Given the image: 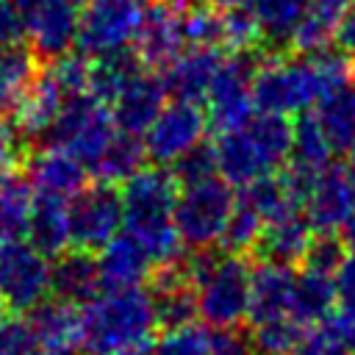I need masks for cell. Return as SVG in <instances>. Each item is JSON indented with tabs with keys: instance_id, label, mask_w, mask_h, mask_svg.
Returning <instances> with one entry per match:
<instances>
[{
	"instance_id": "6da1fadb",
	"label": "cell",
	"mask_w": 355,
	"mask_h": 355,
	"mask_svg": "<svg viewBox=\"0 0 355 355\" xmlns=\"http://www.w3.org/2000/svg\"><path fill=\"white\" fill-rule=\"evenodd\" d=\"M347 83H352V58L333 44L319 53L272 55L255 64L252 103L266 114L297 116Z\"/></svg>"
},
{
	"instance_id": "7a4b0ae2",
	"label": "cell",
	"mask_w": 355,
	"mask_h": 355,
	"mask_svg": "<svg viewBox=\"0 0 355 355\" xmlns=\"http://www.w3.org/2000/svg\"><path fill=\"white\" fill-rule=\"evenodd\" d=\"M155 302L141 286L105 288L80 311V347L86 355H153Z\"/></svg>"
},
{
	"instance_id": "3957f363",
	"label": "cell",
	"mask_w": 355,
	"mask_h": 355,
	"mask_svg": "<svg viewBox=\"0 0 355 355\" xmlns=\"http://www.w3.org/2000/svg\"><path fill=\"white\" fill-rule=\"evenodd\" d=\"M122 225L147 250L150 261L164 266L183 258V241L175 230L172 211L178 180L166 169H139L125 180Z\"/></svg>"
},
{
	"instance_id": "277c9868",
	"label": "cell",
	"mask_w": 355,
	"mask_h": 355,
	"mask_svg": "<svg viewBox=\"0 0 355 355\" xmlns=\"http://www.w3.org/2000/svg\"><path fill=\"white\" fill-rule=\"evenodd\" d=\"M291 122L280 114H252L244 125L222 130L214 153L216 172L230 186H247L263 175L277 172L288 161Z\"/></svg>"
},
{
	"instance_id": "5b68a950",
	"label": "cell",
	"mask_w": 355,
	"mask_h": 355,
	"mask_svg": "<svg viewBox=\"0 0 355 355\" xmlns=\"http://www.w3.org/2000/svg\"><path fill=\"white\" fill-rule=\"evenodd\" d=\"M183 266L197 297V313L211 327H239L250 302V266L244 258L236 252L216 255L208 247L186 255Z\"/></svg>"
},
{
	"instance_id": "8992f818",
	"label": "cell",
	"mask_w": 355,
	"mask_h": 355,
	"mask_svg": "<svg viewBox=\"0 0 355 355\" xmlns=\"http://www.w3.org/2000/svg\"><path fill=\"white\" fill-rule=\"evenodd\" d=\"M233 205L236 194L225 178L211 175L194 183H183V191H178L172 211V222L180 241L191 250H208L219 244Z\"/></svg>"
},
{
	"instance_id": "52a82bcc",
	"label": "cell",
	"mask_w": 355,
	"mask_h": 355,
	"mask_svg": "<svg viewBox=\"0 0 355 355\" xmlns=\"http://www.w3.org/2000/svg\"><path fill=\"white\" fill-rule=\"evenodd\" d=\"M114 133L116 125L105 103H100L89 92H80V94H69L61 103L47 130V139L50 144H58L67 153H72L83 166H92L105 150V144L114 139Z\"/></svg>"
},
{
	"instance_id": "ba28073f",
	"label": "cell",
	"mask_w": 355,
	"mask_h": 355,
	"mask_svg": "<svg viewBox=\"0 0 355 355\" xmlns=\"http://www.w3.org/2000/svg\"><path fill=\"white\" fill-rule=\"evenodd\" d=\"M144 0H86L80 6L78 50L83 55H105L125 50L141 25Z\"/></svg>"
},
{
	"instance_id": "9c48e42d",
	"label": "cell",
	"mask_w": 355,
	"mask_h": 355,
	"mask_svg": "<svg viewBox=\"0 0 355 355\" xmlns=\"http://www.w3.org/2000/svg\"><path fill=\"white\" fill-rule=\"evenodd\" d=\"M255 58L250 53H233L230 58H222L208 92H205V103H208V122L222 133L230 128L244 125L252 114H255V103H252V72H255Z\"/></svg>"
},
{
	"instance_id": "30bf717a",
	"label": "cell",
	"mask_w": 355,
	"mask_h": 355,
	"mask_svg": "<svg viewBox=\"0 0 355 355\" xmlns=\"http://www.w3.org/2000/svg\"><path fill=\"white\" fill-rule=\"evenodd\" d=\"M50 294V261L17 239L0 244V300L14 313L31 311Z\"/></svg>"
},
{
	"instance_id": "8fae6325",
	"label": "cell",
	"mask_w": 355,
	"mask_h": 355,
	"mask_svg": "<svg viewBox=\"0 0 355 355\" xmlns=\"http://www.w3.org/2000/svg\"><path fill=\"white\" fill-rule=\"evenodd\" d=\"M22 36L42 58H58L75 47L83 0H19Z\"/></svg>"
},
{
	"instance_id": "7c38bea8",
	"label": "cell",
	"mask_w": 355,
	"mask_h": 355,
	"mask_svg": "<svg viewBox=\"0 0 355 355\" xmlns=\"http://www.w3.org/2000/svg\"><path fill=\"white\" fill-rule=\"evenodd\" d=\"M208 128V116L200 103L191 100H172L164 103L155 119L144 130V155L155 164H172L186 150L202 141Z\"/></svg>"
},
{
	"instance_id": "4fadbf2b",
	"label": "cell",
	"mask_w": 355,
	"mask_h": 355,
	"mask_svg": "<svg viewBox=\"0 0 355 355\" xmlns=\"http://www.w3.org/2000/svg\"><path fill=\"white\" fill-rule=\"evenodd\" d=\"M69 241L78 250H100L122 227V197L111 183L80 189L67 205Z\"/></svg>"
},
{
	"instance_id": "5bb4252c",
	"label": "cell",
	"mask_w": 355,
	"mask_h": 355,
	"mask_svg": "<svg viewBox=\"0 0 355 355\" xmlns=\"http://www.w3.org/2000/svg\"><path fill=\"white\" fill-rule=\"evenodd\" d=\"M355 211V169L327 164L319 169L305 191L302 216L313 233H338Z\"/></svg>"
},
{
	"instance_id": "9a60e30c",
	"label": "cell",
	"mask_w": 355,
	"mask_h": 355,
	"mask_svg": "<svg viewBox=\"0 0 355 355\" xmlns=\"http://www.w3.org/2000/svg\"><path fill=\"white\" fill-rule=\"evenodd\" d=\"M186 0H150L144 3L141 25L136 33V53L139 61L147 67H166L186 44L183 33V11Z\"/></svg>"
},
{
	"instance_id": "2e32d148",
	"label": "cell",
	"mask_w": 355,
	"mask_h": 355,
	"mask_svg": "<svg viewBox=\"0 0 355 355\" xmlns=\"http://www.w3.org/2000/svg\"><path fill=\"white\" fill-rule=\"evenodd\" d=\"M28 186L36 197L72 200L86 186V166L58 144L36 150L28 161Z\"/></svg>"
},
{
	"instance_id": "e0dca14e",
	"label": "cell",
	"mask_w": 355,
	"mask_h": 355,
	"mask_svg": "<svg viewBox=\"0 0 355 355\" xmlns=\"http://www.w3.org/2000/svg\"><path fill=\"white\" fill-rule=\"evenodd\" d=\"M291 291H294L291 266L261 261L255 269H250V302H247L250 324H263L272 319L291 316Z\"/></svg>"
},
{
	"instance_id": "ac0fdd59",
	"label": "cell",
	"mask_w": 355,
	"mask_h": 355,
	"mask_svg": "<svg viewBox=\"0 0 355 355\" xmlns=\"http://www.w3.org/2000/svg\"><path fill=\"white\" fill-rule=\"evenodd\" d=\"M222 61V53L216 47H197L189 44L183 47L161 75L164 92L172 94V100H191L200 103L208 92V83Z\"/></svg>"
},
{
	"instance_id": "d6986e66",
	"label": "cell",
	"mask_w": 355,
	"mask_h": 355,
	"mask_svg": "<svg viewBox=\"0 0 355 355\" xmlns=\"http://www.w3.org/2000/svg\"><path fill=\"white\" fill-rule=\"evenodd\" d=\"M166 100V92H164V83L161 78L139 69L122 89L119 94L111 100V116H114V125L125 133H144L147 125L155 119V114L161 111Z\"/></svg>"
},
{
	"instance_id": "ffe728a7",
	"label": "cell",
	"mask_w": 355,
	"mask_h": 355,
	"mask_svg": "<svg viewBox=\"0 0 355 355\" xmlns=\"http://www.w3.org/2000/svg\"><path fill=\"white\" fill-rule=\"evenodd\" d=\"M150 255L147 250L130 236V233H116L111 241L100 247L97 258V272H100V286L103 288H125V286H141L150 275Z\"/></svg>"
},
{
	"instance_id": "44dd1931",
	"label": "cell",
	"mask_w": 355,
	"mask_h": 355,
	"mask_svg": "<svg viewBox=\"0 0 355 355\" xmlns=\"http://www.w3.org/2000/svg\"><path fill=\"white\" fill-rule=\"evenodd\" d=\"M33 336V344L44 349H72L80 344V311L67 300H42L31 308L25 319Z\"/></svg>"
},
{
	"instance_id": "7402d4cb",
	"label": "cell",
	"mask_w": 355,
	"mask_h": 355,
	"mask_svg": "<svg viewBox=\"0 0 355 355\" xmlns=\"http://www.w3.org/2000/svg\"><path fill=\"white\" fill-rule=\"evenodd\" d=\"M58 261L50 266V291L58 300H67L72 305L89 302L94 294H100V272L97 258H92L89 250H72L55 255Z\"/></svg>"
},
{
	"instance_id": "603a6c76",
	"label": "cell",
	"mask_w": 355,
	"mask_h": 355,
	"mask_svg": "<svg viewBox=\"0 0 355 355\" xmlns=\"http://www.w3.org/2000/svg\"><path fill=\"white\" fill-rule=\"evenodd\" d=\"M311 239H313V230H311L308 219L302 214H294V216L263 225L252 250L261 255V261L294 266V263H302V258L311 247Z\"/></svg>"
},
{
	"instance_id": "cb8c5ba5",
	"label": "cell",
	"mask_w": 355,
	"mask_h": 355,
	"mask_svg": "<svg viewBox=\"0 0 355 355\" xmlns=\"http://www.w3.org/2000/svg\"><path fill=\"white\" fill-rule=\"evenodd\" d=\"M241 197L258 216L263 225L269 222H277V219H286V216H294V214H302V194L297 191V186L288 180L286 172H272V175H263L247 186H241Z\"/></svg>"
},
{
	"instance_id": "d4e9b609",
	"label": "cell",
	"mask_w": 355,
	"mask_h": 355,
	"mask_svg": "<svg viewBox=\"0 0 355 355\" xmlns=\"http://www.w3.org/2000/svg\"><path fill=\"white\" fill-rule=\"evenodd\" d=\"M67 100V94L53 83V78L47 72L36 75L33 83L28 86V92L19 97V103L14 105V125L17 133L25 136H47L61 103Z\"/></svg>"
},
{
	"instance_id": "484cf974",
	"label": "cell",
	"mask_w": 355,
	"mask_h": 355,
	"mask_svg": "<svg viewBox=\"0 0 355 355\" xmlns=\"http://www.w3.org/2000/svg\"><path fill=\"white\" fill-rule=\"evenodd\" d=\"M336 308V288H333V275L316 272V269H302L300 275L294 272V291H291V319H297L302 327H316L322 324Z\"/></svg>"
},
{
	"instance_id": "4316f807",
	"label": "cell",
	"mask_w": 355,
	"mask_h": 355,
	"mask_svg": "<svg viewBox=\"0 0 355 355\" xmlns=\"http://www.w3.org/2000/svg\"><path fill=\"white\" fill-rule=\"evenodd\" d=\"M28 244H33L42 255L55 258L61 255L72 241H69V216H67V202L53 200V197H36L28 219Z\"/></svg>"
},
{
	"instance_id": "83f0119b",
	"label": "cell",
	"mask_w": 355,
	"mask_h": 355,
	"mask_svg": "<svg viewBox=\"0 0 355 355\" xmlns=\"http://www.w3.org/2000/svg\"><path fill=\"white\" fill-rule=\"evenodd\" d=\"M352 0H308V8L294 28L288 47L294 53H319L333 44V33Z\"/></svg>"
},
{
	"instance_id": "f1b7e54d",
	"label": "cell",
	"mask_w": 355,
	"mask_h": 355,
	"mask_svg": "<svg viewBox=\"0 0 355 355\" xmlns=\"http://www.w3.org/2000/svg\"><path fill=\"white\" fill-rule=\"evenodd\" d=\"M313 116L324 130L333 153H349L355 144V86L347 83L322 97L313 108Z\"/></svg>"
},
{
	"instance_id": "f546056e",
	"label": "cell",
	"mask_w": 355,
	"mask_h": 355,
	"mask_svg": "<svg viewBox=\"0 0 355 355\" xmlns=\"http://www.w3.org/2000/svg\"><path fill=\"white\" fill-rule=\"evenodd\" d=\"M333 147L324 136V130L319 128L313 111L297 114V122L291 125V150H288V166L316 175L319 169H324L333 161Z\"/></svg>"
},
{
	"instance_id": "4dcf8cb0",
	"label": "cell",
	"mask_w": 355,
	"mask_h": 355,
	"mask_svg": "<svg viewBox=\"0 0 355 355\" xmlns=\"http://www.w3.org/2000/svg\"><path fill=\"white\" fill-rule=\"evenodd\" d=\"M250 14L261 31V42L272 47H286L294 28L300 25L308 0H247Z\"/></svg>"
},
{
	"instance_id": "1f68e13d",
	"label": "cell",
	"mask_w": 355,
	"mask_h": 355,
	"mask_svg": "<svg viewBox=\"0 0 355 355\" xmlns=\"http://www.w3.org/2000/svg\"><path fill=\"white\" fill-rule=\"evenodd\" d=\"M141 164H144V144L139 141V136L116 128L114 139L105 144V150L89 169L103 183H125L130 175L141 169Z\"/></svg>"
},
{
	"instance_id": "d6a6232c",
	"label": "cell",
	"mask_w": 355,
	"mask_h": 355,
	"mask_svg": "<svg viewBox=\"0 0 355 355\" xmlns=\"http://www.w3.org/2000/svg\"><path fill=\"white\" fill-rule=\"evenodd\" d=\"M36 78V53L17 44L0 47V108H14Z\"/></svg>"
},
{
	"instance_id": "836d02e7",
	"label": "cell",
	"mask_w": 355,
	"mask_h": 355,
	"mask_svg": "<svg viewBox=\"0 0 355 355\" xmlns=\"http://www.w3.org/2000/svg\"><path fill=\"white\" fill-rule=\"evenodd\" d=\"M139 69L141 61H136L125 50L97 55V61L89 67V94H94L100 103H111Z\"/></svg>"
},
{
	"instance_id": "e575fe53",
	"label": "cell",
	"mask_w": 355,
	"mask_h": 355,
	"mask_svg": "<svg viewBox=\"0 0 355 355\" xmlns=\"http://www.w3.org/2000/svg\"><path fill=\"white\" fill-rule=\"evenodd\" d=\"M31 208H33V191L28 183H22L19 178L0 183V244L25 236Z\"/></svg>"
},
{
	"instance_id": "d590c367",
	"label": "cell",
	"mask_w": 355,
	"mask_h": 355,
	"mask_svg": "<svg viewBox=\"0 0 355 355\" xmlns=\"http://www.w3.org/2000/svg\"><path fill=\"white\" fill-rule=\"evenodd\" d=\"M305 333L308 327H302L291 316H283V319H272L263 324H252L250 338H252L255 355H288Z\"/></svg>"
},
{
	"instance_id": "8d00e7d4",
	"label": "cell",
	"mask_w": 355,
	"mask_h": 355,
	"mask_svg": "<svg viewBox=\"0 0 355 355\" xmlns=\"http://www.w3.org/2000/svg\"><path fill=\"white\" fill-rule=\"evenodd\" d=\"M261 42V31L244 6L219 8V47L230 53H250Z\"/></svg>"
},
{
	"instance_id": "74e56055",
	"label": "cell",
	"mask_w": 355,
	"mask_h": 355,
	"mask_svg": "<svg viewBox=\"0 0 355 355\" xmlns=\"http://www.w3.org/2000/svg\"><path fill=\"white\" fill-rule=\"evenodd\" d=\"M261 230H263L261 216H258V214H255L244 200H239V197H236L233 214H230V219H227V227H225V233H222V241H219V244H225V250H227V252L241 255V252H247V250H252V247H255V241H258Z\"/></svg>"
},
{
	"instance_id": "f35d334b",
	"label": "cell",
	"mask_w": 355,
	"mask_h": 355,
	"mask_svg": "<svg viewBox=\"0 0 355 355\" xmlns=\"http://www.w3.org/2000/svg\"><path fill=\"white\" fill-rule=\"evenodd\" d=\"M208 349L211 333L197 322L166 327V333L153 344V355H208Z\"/></svg>"
},
{
	"instance_id": "ab89813d",
	"label": "cell",
	"mask_w": 355,
	"mask_h": 355,
	"mask_svg": "<svg viewBox=\"0 0 355 355\" xmlns=\"http://www.w3.org/2000/svg\"><path fill=\"white\" fill-rule=\"evenodd\" d=\"M53 83L69 97V94H80V92H89V64L80 55H72V53H64L58 58H50V67L44 69Z\"/></svg>"
},
{
	"instance_id": "60d3db41",
	"label": "cell",
	"mask_w": 355,
	"mask_h": 355,
	"mask_svg": "<svg viewBox=\"0 0 355 355\" xmlns=\"http://www.w3.org/2000/svg\"><path fill=\"white\" fill-rule=\"evenodd\" d=\"M172 175L178 183H194V180H202V178H211L216 175V153H214V144H194L191 150H186L180 158L172 161Z\"/></svg>"
},
{
	"instance_id": "b9f144b4",
	"label": "cell",
	"mask_w": 355,
	"mask_h": 355,
	"mask_svg": "<svg viewBox=\"0 0 355 355\" xmlns=\"http://www.w3.org/2000/svg\"><path fill=\"white\" fill-rule=\"evenodd\" d=\"M344 244L336 233H313L311 239V247L302 258V263L308 269H316V272H324V275H333V269L338 266V261L344 258Z\"/></svg>"
},
{
	"instance_id": "7bdbcfd3",
	"label": "cell",
	"mask_w": 355,
	"mask_h": 355,
	"mask_svg": "<svg viewBox=\"0 0 355 355\" xmlns=\"http://www.w3.org/2000/svg\"><path fill=\"white\" fill-rule=\"evenodd\" d=\"M33 347L36 344L25 319L0 316V355H28Z\"/></svg>"
},
{
	"instance_id": "ee69618b",
	"label": "cell",
	"mask_w": 355,
	"mask_h": 355,
	"mask_svg": "<svg viewBox=\"0 0 355 355\" xmlns=\"http://www.w3.org/2000/svg\"><path fill=\"white\" fill-rule=\"evenodd\" d=\"M208 355H255V347L239 327H216V333H211Z\"/></svg>"
},
{
	"instance_id": "f6af8a7d",
	"label": "cell",
	"mask_w": 355,
	"mask_h": 355,
	"mask_svg": "<svg viewBox=\"0 0 355 355\" xmlns=\"http://www.w3.org/2000/svg\"><path fill=\"white\" fill-rule=\"evenodd\" d=\"M288 355H349L322 324L311 327Z\"/></svg>"
},
{
	"instance_id": "bcb514c9",
	"label": "cell",
	"mask_w": 355,
	"mask_h": 355,
	"mask_svg": "<svg viewBox=\"0 0 355 355\" xmlns=\"http://www.w3.org/2000/svg\"><path fill=\"white\" fill-rule=\"evenodd\" d=\"M333 288H336V302L347 311H355V252H344L338 266L333 269Z\"/></svg>"
},
{
	"instance_id": "7dc6e473",
	"label": "cell",
	"mask_w": 355,
	"mask_h": 355,
	"mask_svg": "<svg viewBox=\"0 0 355 355\" xmlns=\"http://www.w3.org/2000/svg\"><path fill=\"white\" fill-rule=\"evenodd\" d=\"M22 39V14L14 0H0V47Z\"/></svg>"
},
{
	"instance_id": "c3c4849f",
	"label": "cell",
	"mask_w": 355,
	"mask_h": 355,
	"mask_svg": "<svg viewBox=\"0 0 355 355\" xmlns=\"http://www.w3.org/2000/svg\"><path fill=\"white\" fill-rule=\"evenodd\" d=\"M333 42H336L338 50L355 53V0L349 3V8L344 11V17L338 19L336 33H333Z\"/></svg>"
},
{
	"instance_id": "681fc988",
	"label": "cell",
	"mask_w": 355,
	"mask_h": 355,
	"mask_svg": "<svg viewBox=\"0 0 355 355\" xmlns=\"http://www.w3.org/2000/svg\"><path fill=\"white\" fill-rule=\"evenodd\" d=\"M17 144V125L6 116V108H0V155H14Z\"/></svg>"
},
{
	"instance_id": "f907efd6",
	"label": "cell",
	"mask_w": 355,
	"mask_h": 355,
	"mask_svg": "<svg viewBox=\"0 0 355 355\" xmlns=\"http://www.w3.org/2000/svg\"><path fill=\"white\" fill-rule=\"evenodd\" d=\"M341 244H344V250H349V252H355V211H352V216L344 222V227H341Z\"/></svg>"
},
{
	"instance_id": "816d5d0a",
	"label": "cell",
	"mask_w": 355,
	"mask_h": 355,
	"mask_svg": "<svg viewBox=\"0 0 355 355\" xmlns=\"http://www.w3.org/2000/svg\"><path fill=\"white\" fill-rule=\"evenodd\" d=\"M247 0H208V6L214 8H233V6H244Z\"/></svg>"
},
{
	"instance_id": "f5cc1de1",
	"label": "cell",
	"mask_w": 355,
	"mask_h": 355,
	"mask_svg": "<svg viewBox=\"0 0 355 355\" xmlns=\"http://www.w3.org/2000/svg\"><path fill=\"white\" fill-rule=\"evenodd\" d=\"M28 355H72V349H44V347H42L39 352H33V349H31Z\"/></svg>"
},
{
	"instance_id": "db71d44e",
	"label": "cell",
	"mask_w": 355,
	"mask_h": 355,
	"mask_svg": "<svg viewBox=\"0 0 355 355\" xmlns=\"http://www.w3.org/2000/svg\"><path fill=\"white\" fill-rule=\"evenodd\" d=\"M349 166L355 169V144H352V150H349Z\"/></svg>"
},
{
	"instance_id": "11a10c76",
	"label": "cell",
	"mask_w": 355,
	"mask_h": 355,
	"mask_svg": "<svg viewBox=\"0 0 355 355\" xmlns=\"http://www.w3.org/2000/svg\"><path fill=\"white\" fill-rule=\"evenodd\" d=\"M355 55V53H352ZM352 80H355V58H352Z\"/></svg>"
},
{
	"instance_id": "9f6ffc18",
	"label": "cell",
	"mask_w": 355,
	"mask_h": 355,
	"mask_svg": "<svg viewBox=\"0 0 355 355\" xmlns=\"http://www.w3.org/2000/svg\"><path fill=\"white\" fill-rule=\"evenodd\" d=\"M3 308H6V305H3V300H0V316H3Z\"/></svg>"
}]
</instances>
